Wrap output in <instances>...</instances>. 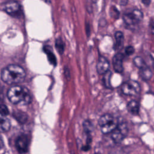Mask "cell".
Listing matches in <instances>:
<instances>
[{"label": "cell", "instance_id": "277c9868", "mask_svg": "<svg viewBox=\"0 0 154 154\" xmlns=\"http://www.w3.org/2000/svg\"><path fill=\"white\" fill-rule=\"evenodd\" d=\"M128 125L125 122L119 123L117 127L111 134V138L116 144L122 142L128 134Z\"/></svg>", "mask_w": 154, "mask_h": 154}, {"label": "cell", "instance_id": "d6986e66", "mask_svg": "<svg viewBox=\"0 0 154 154\" xmlns=\"http://www.w3.org/2000/svg\"><path fill=\"white\" fill-rule=\"evenodd\" d=\"M83 128L85 134L90 135L91 132L94 130V126L92 122L88 120H86L83 122Z\"/></svg>", "mask_w": 154, "mask_h": 154}, {"label": "cell", "instance_id": "ffe728a7", "mask_svg": "<svg viewBox=\"0 0 154 154\" xmlns=\"http://www.w3.org/2000/svg\"><path fill=\"white\" fill-rule=\"evenodd\" d=\"M55 47L57 51L59 52L60 54H62L64 51V44L63 40L59 38H57L55 41Z\"/></svg>", "mask_w": 154, "mask_h": 154}, {"label": "cell", "instance_id": "2e32d148", "mask_svg": "<svg viewBox=\"0 0 154 154\" xmlns=\"http://www.w3.org/2000/svg\"><path fill=\"white\" fill-rule=\"evenodd\" d=\"M115 117H113V116H112L110 114H105L103 115H102V116L100 117V118L98 120V124L100 126L104 125L105 124L111 122V120H112Z\"/></svg>", "mask_w": 154, "mask_h": 154}, {"label": "cell", "instance_id": "f1b7e54d", "mask_svg": "<svg viewBox=\"0 0 154 154\" xmlns=\"http://www.w3.org/2000/svg\"><path fill=\"white\" fill-rule=\"evenodd\" d=\"M150 29L152 31V32L153 33H154V22H150Z\"/></svg>", "mask_w": 154, "mask_h": 154}, {"label": "cell", "instance_id": "ac0fdd59", "mask_svg": "<svg viewBox=\"0 0 154 154\" xmlns=\"http://www.w3.org/2000/svg\"><path fill=\"white\" fill-rule=\"evenodd\" d=\"M45 51L48 55V59H49V61H50V63L52 64L55 66L57 64V60H56V57H55V55L54 54V53L51 49V48H50L49 46H47L46 48L45 47Z\"/></svg>", "mask_w": 154, "mask_h": 154}, {"label": "cell", "instance_id": "5b68a950", "mask_svg": "<svg viewBox=\"0 0 154 154\" xmlns=\"http://www.w3.org/2000/svg\"><path fill=\"white\" fill-rule=\"evenodd\" d=\"M143 18V14L138 9H134L131 12L126 13L123 16V20L126 25L134 26L140 22Z\"/></svg>", "mask_w": 154, "mask_h": 154}, {"label": "cell", "instance_id": "7c38bea8", "mask_svg": "<svg viewBox=\"0 0 154 154\" xmlns=\"http://www.w3.org/2000/svg\"><path fill=\"white\" fill-rule=\"evenodd\" d=\"M139 70H140L139 71L140 76L141 78V79H143L144 81H147L150 80L152 78L153 73L151 69L148 66H146L143 69H139Z\"/></svg>", "mask_w": 154, "mask_h": 154}, {"label": "cell", "instance_id": "52a82bcc", "mask_svg": "<svg viewBox=\"0 0 154 154\" xmlns=\"http://www.w3.org/2000/svg\"><path fill=\"white\" fill-rule=\"evenodd\" d=\"M29 140L26 135H20L16 141V147L19 152L25 153L28 151Z\"/></svg>", "mask_w": 154, "mask_h": 154}, {"label": "cell", "instance_id": "8992f818", "mask_svg": "<svg viewBox=\"0 0 154 154\" xmlns=\"http://www.w3.org/2000/svg\"><path fill=\"white\" fill-rule=\"evenodd\" d=\"M5 10L7 13L13 16H19L22 13V7L16 2H8L5 5Z\"/></svg>", "mask_w": 154, "mask_h": 154}, {"label": "cell", "instance_id": "e0dca14e", "mask_svg": "<svg viewBox=\"0 0 154 154\" xmlns=\"http://www.w3.org/2000/svg\"><path fill=\"white\" fill-rule=\"evenodd\" d=\"M133 63H134V65L139 69H143V68L147 66L144 60L142 57H139V56H137L133 59Z\"/></svg>", "mask_w": 154, "mask_h": 154}, {"label": "cell", "instance_id": "7a4b0ae2", "mask_svg": "<svg viewBox=\"0 0 154 154\" xmlns=\"http://www.w3.org/2000/svg\"><path fill=\"white\" fill-rule=\"evenodd\" d=\"M7 97L10 101L16 105H25L31 101V94L29 90L24 87L15 85L9 88Z\"/></svg>", "mask_w": 154, "mask_h": 154}, {"label": "cell", "instance_id": "8fae6325", "mask_svg": "<svg viewBox=\"0 0 154 154\" xmlns=\"http://www.w3.org/2000/svg\"><path fill=\"white\" fill-rule=\"evenodd\" d=\"M127 109L132 115H137L140 111V103L135 100H131L127 104Z\"/></svg>", "mask_w": 154, "mask_h": 154}, {"label": "cell", "instance_id": "1f68e13d", "mask_svg": "<svg viewBox=\"0 0 154 154\" xmlns=\"http://www.w3.org/2000/svg\"><path fill=\"white\" fill-rule=\"evenodd\" d=\"M93 1V2H94V3H96L97 1V0H92Z\"/></svg>", "mask_w": 154, "mask_h": 154}, {"label": "cell", "instance_id": "603a6c76", "mask_svg": "<svg viewBox=\"0 0 154 154\" xmlns=\"http://www.w3.org/2000/svg\"><path fill=\"white\" fill-rule=\"evenodd\" d=\"M135 52V49L132 46H128L126 47L125 49V52L127 55H131Z\"/></svg>", "mask_w": 154, "mask_h": 154}, {"label": "cell", "instance_id": "9a60e30c", "mask_svg": "<svg viewBox=\"0 0 154 154\" xmlns=\"http://www.w3.org/2000/svg\"><path fill=\"white\" fill-rule=\"evenodd\" d=\"M102 81L104 86L108 88H111V79L112 76V72L110 70H108L104 74H103Z\"/></svg>", "mask_w": 154, "mask_h": 154}, {"label": "cell", "instance_id": "4fadbf2b", "mask_svg": "<svg viewBox=\"0 0 154 154\" xmlns=\"http://www.w3.org/2000/svg\"><path fill=\"white\" fill-rule=\"evenodd\" d=\"M114 37L116 40V48L117 49H120L123 45V42H124L123 33L120 31H117L115 33Z\"/></svg>", "mask_w": 154, "mask_h": 154}, {"label": "cell", "instance_id": "836d02e7", "mask_svg": "<svg viewBox=\"0 0 154 154\" xmlns=\"http://www.w3.org/2000/svg\"><path fill=\"white\" fill-rule=\"evenodd\" d=\"M153 69H154V62H153Z\"/></svg>", "mask_w": 154, "mask_h": 154}, {"label": "cell", "instance_id": "4dcf8cb0", "mask_svg": "<svg viewBox=\"0 0 154 154\" xmlns=\"http://www.w3.org/2000/svg\"><path fill=\"white\" fill-rule=\"evenodd\" d=\"M3 146H4L3 141H2V140L0 138V150L3 147Z\"/></svg>", "mask_w": 154, "mask_h": 154}, {"label": "cell", "instance_id": "3957f363", "mask_svg": "<svg viewBox=\"0 0 154 154\" xmlns=\"http://www.w3.org/2000/svg\"><path fill=\"white\" fill-rule=\"evenodd\" d=\"M121 90L122 93L125 95L136 96L141 91V86L137 81L129 80L122 84Z\"/></svg>", "mask_w": 154, "mask_h": 154}, {"label": "cell", "instance_id": "484cf974", "mask_svg": "<svg viewBox=\"0 0 154 154\" xmlns=\"http://www.w3.org/2000/svg\"><path fill=\"white\" fill-rule=\"evenodd\" d=\"M91 147H90V144H85L84 146H82L81 147V150L84 151V152H87L89 150H90Z\"/></svg>", "mask_w": 154, "mask_h": 154}, {"label": "cell", "instance_id": "cb8c5ba5", "mask_svg": "<svg viewBox=\"0 0 154 154\" xmlns=\"http://www.w3.org/2000/svg\"><path fill=\"white\" fill-rule=\"evenodd\" d=\"M15 117L16 118V119L18 121L22 122H24L26 120V116H25L24 113H20V112H17V114H16L15 116Z\"/></svg>", "mask_w": 154, "mask_h": 154}, {"label": "cell", "instance_id": "d6a6232c", "mask_svg": "<svg viewBox=\"0 0 154 154\" xmlns=\"http://www.w3.org/2000/svg\"><path fill=\"white\" fill-rule=\"evenodd\" d=\"M1 92V83H0V93Z\"/></svg>", "mask_w": 154, "mask_h": 154}, {"label": "cell", "instance_id": "6da1fadb", "mask_svg": "<svg viewBox=\"0 0 154 154\" xmlns=\"http://www.w3.org/2000/svg\"><path fill=\"white\" fill-rule=\"evenodd\" d=\"M26 73L24 69L16 64H10L4 67L1 72L2 80L8 84L21 82L25 79Z\"/></svg>", "mask_w": 154, "mask_h": 154}, {"label": "cell", "instance_id": "83f0119b", "mask_svg": "<svg viewBox=\"0 0 154 154\" xmlns=\"http://www.w3.org/2000/svg\"><path fill=\"white\" fill-rule=\"evenodd\" d=\"M65 74H66V76L67 78H69L70 77V73H69V69L68 68H66L65 69Z\"/></svg>", "mask_w": 154, "mask_h": 154}, {"label": "cell", "instance_id": "4316f807", "mask_svg": "<svg viewBox=\"0 0 154 154\" xmlns=\"http://www.w3.org/2000/svg\"><path fill=\"white\" fill-rule=\"evenodd\" d=\"M117 1H118L119 4L120 5H123V6L126 5L128 4V0H117Z\"/></svg>", "mask_w": 154, "mask_h": 154}, {"label": "cell", "instance_id": "5bb4252c", "mask_svg": "<svg viewBox=\"0 0 154 154\" xmlns=\"http://www.w3.org/2000/svg\"><path fill=\"white\" fill-rule=\"evenodd\" d=\"M10 128V120L4 116H0V132H5Z\"/></svg>", "mask_w": 154, "mask_h": 154}, {"label": "cell", "instance_id": "30bf717a", "mask_svg": "<svg viewBox=\"0 0 154 154\" xmlns=\"http://www.w3.org/2000/svg\"><path fill=\"white\" fill-rule=\"evenodd\" d=\"M119 124V121L117 119L114 118L111 122L105 124L104 125L100 126V131L103 134H108L111 133L117 127Z\"/></svg>", "mask_w": 154, "mask_h": 154}, {"label": "cell", "instance_id": "9c48e42d", "mask_svg": "<svg viewBox=\"0 0 154 154\" xmlns=\"http://www.w3.org/2000/svg\"><path fill=\"white\" fill-rule=\"evenodd\" d=\"M109 68V61L104 57L100 56L96 64V70L99 75H103L106 72Z\"/></svg>", "mask_w": 154, "mask_h": 154}, {"label": "cell", "instance_id": "d4e9b609", "mask_svg": "<svg viewBox=\"0 0 154 154\" xmlns=\"http://www.w3.org/2000/svg\"><path fill=\"white\" fill-rule=\"evenodd\" d=\"M85 32L87 35V37H89L90 35V23L88 22H85Z\"/></svg>", "mask_w": 154, "mask_h": 154}, {"label": "cell", "instance_id": "44dd1931", "mask_svg": "<svg viewBox=\"0 0 154 154\" xmlns=\"http://www.w3.org/2000/svg\"><path fill=\"white\" fill-rule=\"evenodd\" d=\"M110 15L114 19H118L120 15V12L119 10L117 9V8L115 6H112L110 8Z\"/></svg>", "mask_w": 154, "mask_h": 154}, {"label": "cell", "instance_id": "ba28073f", "mask_svg": "<svg viewBox=\"0 0 154 154\" xmlns=\"http://www.w3.org/2000/svg\"><path fill=\"white\" fill-rule=\"evenodd\" d=\"M124 55L120 52H118L112 58V66L114 71L116 73H120L123 71V60Z\"/></svg>", "mask_w": 154, "mask_h": 154}, {"label": "cell", "instance_id": "7402d4cb", "mask_svg": "<svg viewBox=\"0 0 154 154\" xmlns=\"http://www.w3.org/2000/svg\"><path fill=\"white\" fill-rule=\"evenodd\" d=\"M8 114V110L7 107L3 104L0 105V114L4 116Z\"/></svg>", "mask_w": 154, "mask_h": 154}, {"label": "cell", "instance_id": "f546056e", "mask_svg": "<svg viewBox=\"0 0 154 154\" xmlns=\"http://www.w3.org/2000/svg\"><path fill=\"white\" fill-rule=\"evenodd\" d=\"M142 2H143V4H144L146 5H148L150 4V0H142Z\"/></svg>", "mask_w": 154, "mask_h": 154}]
</instances>
